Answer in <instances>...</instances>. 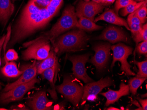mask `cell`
I'll return each instance as SVG.
<instances>
[{"label":"cell","mask_w":147,"mask_h":110,"mask_svg":"<svg viewBox=\"0 0 147 110\" xmlns=\"http://www.w3.org/2000/svg\"><path fill=\"white\" fill-rule=\"evenodd\" d=\"M53 18L46 8L40 9L35 5L34 0H29L13 28L9 47L44 27Z\"/></svg>","instance_id":"6da1fadb"},{"label":"cell","mask_w":147,"mask_h":110,"mask_svg":"<svg viewBox=\"0 0 147 110\" xmlns=\"http://www.w3.org/2000/svg\"><path fill=\"white\" fill-rule=\"evenodd\" d=\"M89 38L84 30L76 29L59 36L53 43L56 54L81 50L86 47Z\"/></svg>","instance_id":"7a4b0ae2"},{"label":"cell","mask_w":147,"mask_h":110,"mask_svg":"<svg viewBox=\"0 0 147 110\" xmlns=\"http://www.w3.org/2000/svg\"><path fill=\"white\" fill-rule=\"evenodd\" d=\"M78 21L75 8L72 5H68L63 12L60 19L49 31L33 41L45 39L51 41L53 43L57 38L64 32L72 29L77 28Z\"/></svg>","instance_id":"3957f363"},{"label":"cell","mask_w":147,"mask_h":110,"mask_svg":"<svg viewBox=\"0 0 147 110\" xmlns=\"http://www.w3.org/2000/svg\"><path fill=\"white\" fill-rule=\"evenodd\" d=\"M27 49L23 52L22 57L24 60L35 59L43 60L48 56L51 51L50 41L45 39L31 41L23 44Z\"/></svg>","instance_id":"277c9868"},{"label":"cell","mask_w":147,"mask_h":110,"mask_svg":"<svg viewBox=\"0 0 147 110\" xmlns=\"http://www.w3.org/2000/svg\"><path fill=\"white\" fill-rule=\"evenodd\" d=\"M59 93L62 94L67 100L71 102L74 106H78L81 100L84 88L71 78L67 76L63 79L62 83L56 87Z\"/></svg>","instance_id":"5b68a950"},{"label":"cell","mask_w":147,"mask_h":110,"mask_svg":"<svg viewBox=\"0 0 147 110\" xmlns=\"http://www.w3.org/2000/svg\"><path fill=\"white\" fill-rule=\"evenodd\" d=\"M113 52V61L111 68L112 69L116 61H119L121 64L120 70L124 72L128 76L135 75L131 70V65L127 61L129 56L132 54L133 48L123 43H119L111 46Z\"/></svg>","instance_id":"8992f818"},{"label":"cell","mask_w":147,"mask_h":110,"mask_svg":"<svg viewBox=\"0 0 147 110\" xmlns=\"http://www.w3.org/2000/svg\"><path fill=\"white\" fill-rule=\"evenodd\" d=\"M39 80L34 77L32 80L19 85L7 92H4L1 96V101L3 103H8L21 100L25 94L31 89L35 88V84Z\"/></svg>","instance_id":"52a82bcc"},{"label":"cell","mask_w":147,"mask_h":110,"mask_svg":"<svg viewBox=\"0 0 147 110\" xmlns=\"http://www.w3.org/2000/svg\"><path fill=\"white\" fill-rule=\"evenodd\" d=\"M90 54L70 56L68 59L72 63V71L74 75L77 79L83 81L84 83L93 82V80L86 73V65L89 61Z\"/></svg>","instance_id":"ba28073f"},{"label":"cell","mask_w":147,"mask_h":110,"mask_svg":"<svg viewBox=\"0 0 147 110\" xmlns=\"http://www.w3.org/2000/svg\"><path fill=\"white\" fill-rule=\"evenodd\" d=\"M111 45L108 43H100L94 46V55L90 59V62L94 65L98 72L105 68L109 59Z\"/></svg>","instance_id":"9c48e42d"},{"label":"cell","mask_w":147,"mask_h":110,"mask_svg":"<svg viewBox=\"0 0 147 110\" xmlns=\"http://www.w3.org/2000/svg\"><path fill=\"white\" fill-rule=\"evenodd\" d=\"M114 84V81L109 77H106L96 82L87 83L84 87L82 97V102L83 103L90 98H96V97L105 88L110 87Z\"/></svg>","instance_id":"30bf717a"},{"label":"cell","mask_w":147,"mask_h":110,"mask_svg":"<svg viewBox=\"0 0 147 110\" xmlns=\"http://www.w3.org/2000/svg\"><path fill=\"white\" fill-rule=\"evenodd\" d=\"M105 6L101 3H97L92 1H81L77 6L76 14L78 18L86 17L92 21H94L96 15L103 11Z\"/></svg>","instance_id":"8fae6325"},{"label":"cell","mask_w":147,"mask_h":110,"mask_svg":"<svg viewBox=\"0 0 147 110\" xmlns=\"http://www.w3.org/2000/svg\"><path fill=\"white\" fill-rule=\"evenodd\" d=\"M95 39L96 40L108 41L113 44L120 42L128 41L127 36L123 30L112 25H110L106 28L102 33Z\"/></svg>","instance_id":"7c38bea8"},{"label":"cell","mask_w":147,"mask_h":110,"mask_svg":"<svg viewBox=\"0 0 147 110\" xmlns=\"http://www.w3.org/2000/svg\"><path fill=\"white\" fill-rule=\"evenodd\" d=\"M21 70H23L24 72L20 78L16 82L7 85L3 92L8 91L19 85L28 83L36 77L37 73V66L36 65V62L34 61L32 65L23 66Z\"/></svg>","instance_id":"4fadbf2b"},{"label":"cell","mask_w":147,"mask_h":110,"mask_svg":"<svg viewBox=\"0 0 147 110\" xmlns=\"http://www.w3.org/2000/svg\"><path fill=\"white\" fill-rule=\"evenodd\" d=\"M28 105L32 110H53L52 103L48 99L45 91L38 92L28 102Z\"/></svg>","instance_id":"5bb4252c"},{"label":"cell","mask_w":147,"mask_h":110,"mask_svg":"<svg viewBox=\"0 0 147 110\" xmlns=\"http://www.w3.org/2000/svg\"><path fill=\"white\" fill-rule=\"evenodd\" d=\"M101 20L115 25L123 26L130 31L127 21L123 18L120 17L113 10L111 9L106 10L102 14L94 19V22L96 23Z\"/></svg>","instance_id":"9a60e30c"},{"label":"cell","mask_w":147,"mask_h":110,"mask_svg":"<svg viewBox=\"0 0 147 110\" xmlns=\"http://www.w3.org/2000/svg\"><path fill=\"white\" fill-rule=\"evenodd\" d=\"M129 87L128 85H126L124 83H121L120 85L119 90H112L109 89L108 91L105 93H101L100 94L105 97L107 99L105 105L109 106L116 102L123 96H126L129 94Z\"/></svg>","instance_id":"2e32d148"},{"label":"cell","mask_w":147,"mask_h":110,"mask_svg":"<svg viewBox=\"0 0 147 110\" xmlns=\"http://www.w3.org/2000/svg\"><path fill=\"white\" fill-rule=\"evenodd\" d=\"M14 11L11 0H0V23L5 26Z\"/></svg>","instance_id":"e0dca14e"},{"label":"cell","mask_w":147,"mask_h":110,"mask_svg":"<svg viewBox=\"0 0 147 110\" xmlns=\"http://www.w3.org/2000/svg\"><path fill=\"white\" fill-rule=\"evenodd\" d=\"M57 59L53 49L49 52L48 56L42 60L39 66L37 67V73L41 74L45 70L53 67L59 68Z\"/></svg>","instance_id":"ac0fdd59"},{"label":"cell","mask_w":147,"mask_h":110,"mask_svg":"<svg viewBox=\"0 0 147 110\" xmlns=\"http://www.w3.org/2000/svg\"><path fill=\"white\" fill-rule=\"evenodd\" d=\"M58 69V68L56 67L49 68L45 70L41 74L42 76L44 77V78L48 80L49 82L50 83L52 89L49 90V92L51 94L52 98H53V99L55 100H57V96L56 91V89L55 87V84H54V78L55 75H56L57 73Z\"/></svg>","instance_id":"d6986e66"},{"label":"cell","mask_w":147,"mask_h":110,"mask_svg":"<svg viewBox=\"0 0 147 110\" xmlns=\"http://www.w3.org/2000/svg\"><path fill=\"white\" fill-rule=\"evenodd\" d=\"M5 61V65L1 69L2 74L6 77L15 78L21 75L23 73V70H20L17 68V65L13 61L9 62Z\"/></svg>","instance_id":"ffe728a7"},{"label":"cell","mask_w":147,"mask_h":110,"mask_svg":"<svg viewBox=\"0 0 147 110\" xmlns=\"http://www.w3.org/2000/svg\"><path fill=\"white\" fill-rule=\"evenodd\" d=\"M103 27L96 24L94 22L90 19L84 17L79 18L78 24L77 29L86 31H92L100 30Z\"/></svg>","instance_id":"44dd1931"},{"label":"cell","mask_w":147,"mask_h":110,"mask_svg":"<svg viewBox=\"0 0 147 110\" xmlns=\"http://www.w3.org/2000/svg\"><path fill=\"white\" fill-rule=\"evenodd\" d=\"M147 79L146 78L135 77L130 78L129 81V90L133 95H136L137 90Z\"/></svg>","instance_id":"7402d4cb"},{"label":"cell","mask_w":147,"mask_h":110,"mask_svg":"<svg viewBox=\"0 0 147 110\" xmlns=\"http://www.w3.org/2000/svg\"><path fill=\"white\" fill-rule=\"evenodd\" d=\"M147 0H145L144 1H140L137 2L135 1H133L132 2L129 4L125 8H123L120 11V14L122 16H125L129 14L132 13L134 11H136L140 7L146 2Z\"/></svg>","instance_id":"603a6c76"},{"label":"cell","mask_w":147,"mask_h":110,"mask_svg":"<svg viewBox=\"0 0 147 110\" xmlns=\"http://www.w3.org/2000/svg\"><path fill=\"white\" fill-rule=\"evenodd\" d=\"M134 62L138 67L139 71L136 75V77L140 78H147V60L142 61H136Z\"/></svg>","instance_id":"cb8c5ba5"},{"label":"cell","mask_w":147,"mask_h":110,"mask_svg":"<svg viewBox=\"0 0 147 110\" xmlns=\"http://www.w3.org/2000/svg\"><path fill=\"white\" fill-rule=\"evenodd\" d=\"M134 40L136 42V45H138L139 43L143 41H147V24L143 25L142 29L141 31L137 33L136 35L133 37Z\"/></svg>","instance_id":"d4e9b609"},{"label":"cell","mask_w":147,"mask_h":110,"mask_svg":"<svg viewBox=\"0 0 147 110\" xmlns=\"http://www.w3.org/2000/svg\"><path fill=\"white\" fill-rule=\"evenodd\" d=\"M147 1H146L140 8L135 11L136 15L142 24H144L147 20Z\"/></svg>","instance_id":"484cf974"},{"label":"cell","mask_w":147,"mask_h":110,"mask_svg":"<svg viewBox=\"0 0 147 110\" xmlns=\"http://www.w3.org/2000/svg\"><path fill=\"white\" fill-rule=\"evenodd\" d=\"M134 0H116L115 5V12L119 15V11L120 9L125 8L129 4H130Z\"/></svg>","instance_id":"4316f807"},{"label":"cell","mask_w":147,"mask_h":110,"mask_svg":"<svg viewBox=\"0 0 147 110\" xmlns=\"http://www.w3.org/2000/svg\"><path fill=\"white\" fill-rule=\"evenodd\" d=\"M18 59H19V56H18V53L14 49H9L5 55V60H7L8 61H16Z\"/></svg>","instance_id":"83f0119b"},{"label":"cell","mask_w":147,"mask_h":110,"mask_svg":"<svg viewBox=\"0 0 147 110\" xmlns=\"http://www.w3.org/2000/svg\"><path fill=\"white\" fill-rule=\"evenodd\" d=\"M137 52L140 55H144L147 57V41H143L137 45Z\"/></svg>","instance_id":"f1b7e54d"},{"label":"cell","mask_w":147,"mask_h":110,"mask_svg":"<svg viewBox=\"0 0 147 110\" xmlns=\"http://www.w3.org/2000/svg\"><path fill=\"white\" fill-rule=\"evenodd\" d=\"M130 31H131L132 34V36L136 35L137 33H138L142 28L143 25L138 24L132 23H128Z\"/></svg>","instance_id":"f546056e"},{"label":"cell","mask_w":147,"mask_h":110,"mask_svg":"<svg viewBox=\"0 0 147 110\" xmlns=\"http://www.w3.org/2000/svg\"><path fill=\"white\" fill-rule=\"evenodd\" d=\"M127 23H132L143 25V24L141 23L140 20L138 18V16L136 15L135 11L133 12L132 13L129 14V15L128 16Z\"/></svg>","instance_id":"4dcf8cb0"},{"label":"cell","mask_w":147,"mask_h":110,"mask_svg":"<svg viewBox=\"0 0 147 110\" xmlns=\"http://www.w3.org/2000/svg\"><path fill=\"white\" fill-rule=\"evenodd\" d=\"M34 4L40 9L46 8L49 5L51 0H34Z\"/></svg>","instance_id":"1f68e13d"},{"label":"cell","mask_w":147,"mask_h":110,"mask_svg":"<svg viewBox=\"0 0 147 110\" xmlns=\"http://www.w3.org/2000/svg\"><path fill=\"white\" fill-rule=\"evenodd\" d=\"M138 100L139 101L140 103H141V105L142 106V108L143 110H147V99H142L141 98H138Z\"/></svg>","instance_id":"d6a6232c"},{"label":"cell","mask_w":147,"mask_h":110,"mask_svg":"<svg viewBox=\"0 0 147 110\" xmlns=\"http://www.w3.org/2000/svg\"><path fill=\"white\" fill-rule=\"evenodd\" d=\"M6 37V36L4 35L0 39V51H1L2 46H3V44H4V42H5Z\"/></svg>","instance_id":"836d02e7"},{"label":"cell","mask_w":147,"mask_h":110,"mask_svg":"<svg viewBox=\"0 0 147 110\" xmlns=\"http://www.w3.org/2000/svg\"><path fill=\"white\" fill-rule=\"evenodd\" d=\"M115 0H106L105 2L104 5H111L112 3L115 1Z\"/></svg>","instance_id":"e575fe53"},{"label":"cell","mask_w":147,"mask_h":110,"mask_svg":"<svg viewBox=\"0 0 147 110\" xmlns=\"http://www.w3.org/2000/svg\"><path fill=\"white\" fill-rule=\"evenodd\" d=\"M107 110H120L119 108H116V107H109L107 108Z\"/></svg>","instance_id":"d590c367"},{"label":"cell","mask_w":147,"mask_h":110,"mask_svg":"<svg viewBox=\"0 0 147 110\" xmlns=\"http://www.w3.org/2000/svg\"><path fill=\"white\" fill-rule=\"evenodd\" d=\"M92 1L97 3H101V0H92Z\"/></svg>","instance_id":"8d00e7d4"},{"label":"cell","mask_w":147,"mask_h":110,"mask_svg":"<svg viewBox=\"0 0 147 110\" xmlns=\"http://www.w3.org/2000/svg\"><path fill=\"white\" fill-rule=\"evenodd\" d=\"M106 0H101V4H102V5H105V2Z\"/></svg>","instance_id":"74e56055"},{"label":"cell","mask_w":147,"mask_h":110,"mask_svg":"<svg viewBox=\"0 0 147 110\" xmlns=\"http://www.w3.org/2000/svg\"><path fill=\"white\" fill-rule=\"evenodd\" d=\"M1 51H0V66H1ZM0 89H1V86H0Z\"/></svg>","instance_id":"f35d334b"},{"label":"cell","mask_w":147,"mask_h":110,"mask_svg":"<svg viewBox=\"0 0 147 110\" xmlns=\"http://www.w3.org/2000/svg\"><path fill=\"white\" fill-rule=\"evenodd\" d=\"M137 1H139V2H140V1H145V0H137Z\"/></svg>","instance_id":"ab89813d"},{"label":"cell","mask_w":147,"mask_h":110,"mask_svg":"<svg viewBox=\"0 0 147 110\" xmlns=\"http://www.w3.org/2000/svg\"><path fill=\"white\" fill-rule=\"evenodd\" d=\"M82 1H90V0H82Z\"/></svg>","instance_id":"60d3db41"},{"label":"cell","mask_w":147,"mask_h":110,"mask_svg":"<svg viewBox=\"0 0 147 110\" xmlns=\"http://www.w3.org/2000/svg\"><path fill=\"white\" fill-rule=\"evenodd\" d=\"M12 1H13V2H14V1H17V0H12Z\"/></svg>","instance_id":"b9f144b4"},{"label":"cell","mask_w":147,"mask_h":110,"mask_svg":"<svg viewBox=\"0 0 147 110\" xmlns=\"http://www.w3.org/2000/svg\"><path fill=\"white\" fill-rule=\"evenodd\" d=\"M136 1H137V0H136Z\"/></svg>","instance_id":"7bdbcfd3"}]
</instances>
